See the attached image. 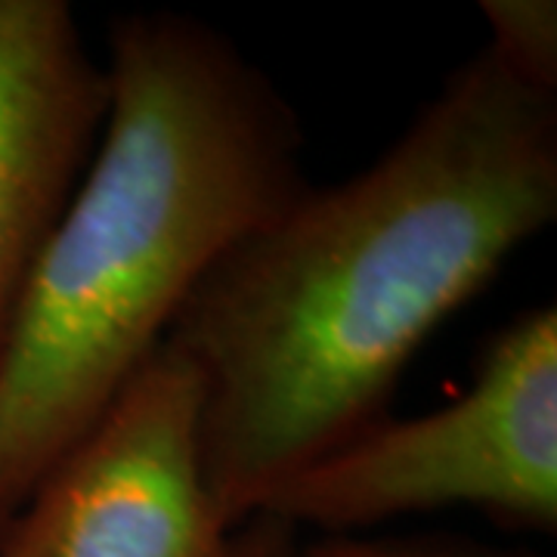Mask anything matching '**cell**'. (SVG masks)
Returning a JSON list of instances; mask_svg holds the SVG:
<instances>
[{
  "mask_svg": "<svg viewBox=\"0 0 557 557\" xmlns=\"http://www.w3.org/2000/svg\"><path fill=\"white\" fill-rule=\"evenodd\" d=\"M557 218V94L483 47L369 168L300 186L208 270L171 329L205 391L230 527L391 416L424 341Z\"/></svg>",
  "mask_w": 557,
  "mask_h": 557,
  "instance_id": "1",
  "label": "cell"
},
{
  "mask_svg": "<svg viewBox=\"0 0 557 557\" xmlns=\"http://www.w3.org/2000/svg\"><path fill=\"white\" fill-rule=\"evenodd\" d=\"M106 78L100 143L0 344V533L208 270L310 183L295 109L208 22L119 16Z\"/></svg>",
  "mask_w": 557,
  "mask_h": 557,
  "instance_id": "2",
  "label": "cell"
},
{
  "mask_svg": "<svg viewBox=\"0 0 557 557\" xmlns=\"http://www.w3.org/2000/svg\"><path fill=\"white\" fill-rule=\"evenodd\" d=\"M478 508L505 527H557V310L533 307L483 344L471 387L424 416H384L288 478L258 515L317 536Z\"/></svg>",
  "mask_w": 557,
  "mask_h": 557,
  "instance_id": "3",
  "label": "cell"
},
{
  "mask_svg": "<svg viewBox=\"0 0 557 557\" xmlns=\"http://www.w3.org/2000/svg\"><path fill=\"white\" fill-rule=\"evenodd\" d=\"M196 366L164 341L0 533V557H223Z\"/></svg>",
  "mask_w": 557,
  "mask_h": 557,
  "instance_id": "4",
  "label": "cell"
},
{
  "mask_svg": "<svg viewBox=\"0 0 557 557\" xmlns=\"http://www.w3.org/2000/svg\"><path fill=\"white\" fill-rule=\"evenodd\" d=\"M106 62L65 0H0V344L94 156Z\"/></svg>",
  "mask_w": 557,
  "mask_h": 557,
  "instance_id": "5",
  "label": "cell"
},
{
  "mask_svg": "<svg viewBox=\"0 0 557 557\" xmlns=\"http://www.w3.org/2000/svg\"><path fill=\"white\" fill-rule=\"evenodd\" d=\"M490 28L486 50L511 75L557 94V3L555 0H480Z\"/></svg>",
  "mask_w": 557,
  "mask_h": 557,
  "instance_id": "6",
  "label": "cell"
},
{
  "mask_svg": "<svg viewBox=\"0 0 557 557\" xmlns=\"http://www.w3.org/2000/svg\"><path fill=\"white\" fill-rule=\"evenodd\" d=\"M295 557H539L530 552L493 548L456 536H394V533H341L300 542Z\"/></svg>",
  "mask_w": 557,
  "mask_h": 557,
  "instance_id": "7",
  "label": "cell"
},
{
  "mask_svg": "<svg viewBox=\"0 0 557 557\" xmlns=\"http://www.w3.org/2000/svg\"><path fill=\"white\" fill-rule=\"evenodd\" d=\"M298 533L273 515H255L230 536L223 557H295Z\"/></svg>",
  "mask_w": 557,
  "mask_h": 557,
  "instance_id": "8",
  "label": "cell"
}]
</instances>
